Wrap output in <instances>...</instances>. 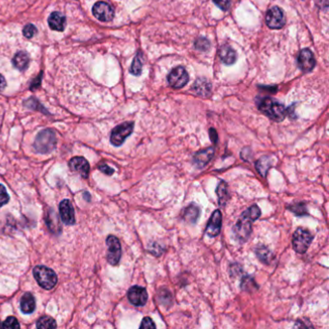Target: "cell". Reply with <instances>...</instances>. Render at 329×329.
<instances>
[{"label":"cell","mask_w":329,"mask_h":329,"mask_svg":"<svg viewBox=\"0 0 329 329\" xmlns=\"http://www.w3.org/2000/svg\"><path fill=\"white\" fill-rule=\"evenodd\" d=\"M260 216L261 209L257 205L251 206L242 212L233 228L234 237L239 243H243L248 240L252 233V223Z\"/></svg>","instance_id":"6da1fadb"},{"label":"cell","mask_w":329,"mask_h":329,"mask_svg":"<svg viewBox=\"0 0 329 329\" xmlns=\"http://www.w3.org/2000/svg\"><path fill=\"white\" fill-rule=\"evenodd\" d=\"M258 106L264 114L276 122L283 121L287 115V109L284 105L273 101L270 98L262 99Z\"/></svg>","instance_id":"7a4b0ae2"},{"label":"cell","mask_w":329,"mask_h":329,"mask_svg":"<svg viewBox=\"0 0 329 329\" xmlns=\"http://www.w3.org/2000/svg\"><path fill=\"white\" fill-rule=\"evenodd\" d=\"M56 142L55 133L52 130L47 129L40 132V134L37 135L34 142V148L38 153L47 154L55 149Z\"/></svg>","instance_id":"3957f363"},{"label":"cell","mask_w":329,"mask_h":329,"mask_svg":"<svg viewBox=\"0 0 329 329\" xmlns=\"http://www.w3.org/2000/svg\"><path fill=\"white\" fill-rule=\"evenodd\" d=\"M34 278L43 289L51 290L57 284V275L49 268L45 266H37L33 269Z\"/></svg>","instance_id":"277c9868"},{"label":"cell","mask_w":329,"mask_h":329,"mask_svg":"<svg viewBox=\"0 0 329 329\" xmlns=\"http://www.w3.org/2000/svg\"><path fill=\"white\" fill-rule=\"evenodd\" d=\"M313 240V235L304 228H298L293 235V247L294 249L299 253L304 254Z\"/></svg>","instance_id":"5b68a950"},{"label":"cell","mask_w":329,"mask_h":329,"mask_svg":"<svg viewBox=\"0 0 329 329\" xmlns=\"http://www.w3.org/2000/svg\"><path fill=\"white\" fill-rule=\"evenodd\" d=\"M134 128H135V124L133 122H126L115 127L110 135L111 144L115 147H119L121 145H123L126 139L133 134Z\"/></svg>","instance_id":"8992f818"},{"label":"cell","mask_w":329,"mask_h":329,"mask_svg":"<svg viewBox=\"0 0 329 329\" xmlns=\"http://www.w3.org/2000/svg\"><path fill=\"white\" fill-rule=\"evenodd\" d=\"M106 244L108 247L107 253V261L110 265L116 266L119 264L122 256V246L119 239L115 236H108L106 239Z\"/></svg>","instance_id":"52a82bcc"},{"label":"cell","mask_w":329,"mask_h":329,"mask_svg":"<svg viewBox=\"0 0 329 329\" xmlns=\"http://www.w3.org/2000/svg\"><path fill=\"white\" fill-rule=\"evenodd\" d=\"M93 15L99 20L107 22L112 20V18L114 17V10L108 3L99 1L93 7Z\"/></svg>","instance_id":"ba28073f"},{"label":"cell","mask_w":329,"mask_h":329,"mask_svg":"<svg viewBox=\"0 0 329 329\" xmlns=\"http://www.w3.org/2000/svg\"><path fill=\"white\" fill-rule=\"evenodd\" d=\"M188 74L182 67H177L168 75V83L173 88H181L188 82Z\"/></svg>","instance_id":"9c48e42d"},{"label":"cell","mask_w":329,"mask_h":329,"mask_svg":"<svg viewBox=\"0 0 329 329\" xmlns=\"http://www.w3.org/2000/svg\"><path fill=\"white\" fill-rule=\"evenodd\" d=\"M128 299L133 305L141 307L144 306L148 301V293L143 287L134 286L128 292Z\"/></svg>","instance_id":"30bf717a"},{"label":"cell","mask_w":329,"mask_h":329,"mask_svg":"<svg viewBox=\"0 0 329 329\" xmlns=\"http://www.w3.org/2000/svg\"><path fill=\"white\" fill-rule=\"evenodd\" d=\"M222 225V213L219 209H215L210 218H209L208 225L206 227V235L209 238H215L220 234Z\"/></svg>","instance_id":"8fae6325"},{"label":"cell","mask_w":329,"mask_h":329,"mask_svg":"<svg viewBox=\"0 0 329 329\" xmlns=\"http://www.w3.org/2000/svg\"><path fill=\"white\" fill-rule=\"evenodd\" d=\"M266 21L269 28L280 29L285 24L284 13L279 7H272L267 13Z\"/></svg>","instance_id":"7c38bea8"},{"label":"cell","mask_w":329,"mask_h":329,"mask_svg":"<svg viewBox=\"0 0 329 329\" xmlns=\"http://www.w3.org/2000/svg\"><path fill=\"white\" fill-rule=\"evenodd\" d=\"M59 212L63 223L66 225L75 224V209L70 200L65 199L59 205Z\"/></svg>","instance_id":"4fadbf2b"},{"label":"cell","mask_w":329,"mask_h":329,"mask_svg":"<svg viewBox=\"0 0 329 329\" xmlns=\"http://www.w3.org/2000/svg\"><path fill=\"white\" fill-rule=\"evenodd\" d=\"M299 68L304 73L311 72L315 67V58L310 49H302L298 57Z\"/></svg>","instance_id":"5bb4252c"},{"label":"cell","mask_w":329,"mask_h":329,"mask_svg":"<svg viewBox=\"0 0 329 329\" xmlns=\"http://www.w3.org/2000/svg\"><path fill=\"white\" fill-rule=\"evenodd\" d=\"M70 168L77 172L79 175H81L83 178H87L89 175L90 164L83 157H75L73 158L69 163Z\"/></svg>","instance_id":"9a60e30c"},{"label":"cell","mask_w":329,"mask_h":329,"mask_svg":"<svg viewBox=\"0 0 329 329\" xmlns=\"http://www.w3.org/2000/svg\"><path fill=\"white\" fill-rule=\"evenodd\" d=\"M213 156H214V149L212 147L202 150L195 154L193 163L199 168H203L204 166H206L209 164V162L211 161V159L213 158Z\"/></svg>","instance_id":"2e32d148"},{"label":"cell","mask_w":329,"mask_h":329,"mask_svg":"<svg viewBox=\"0 0 329 329\" xmlns=\"http://www.w3.org/2000/svg\"><path fill=\"white\" fill-rule=\"evenodd\" d=\"M48 25L52 30L62 32L66 27V16L60 12H53L48 16Z\"/></svg>","instance_id":"e0dca14e"},{"label":"cell","mask_w":329,"mask_h":329,"mask_svg":"<svg viewBox=\"0 0 329 329\" xmlns=\"http://www.w3.org/2000/svg\"><path fill=\"white\" fill-rule=\"evenodd\" d=\"M30 57L27 52L18 51L13 58V65L18 71H25L29 66Z\"/></svg>","instance_id":"ac0fdd59"},{"label":"cell","mask_w":329,"mask_h":329,"mask_svg":"<svg viewBox=\"0 0 329 329\" xmlns=\"http://www.w3.org/2000/svg\"><path fill=\"white\" fill-rule=\"evenodd\" d=\"M36 308V301L32 294L25 293L20 300V310L24 314H31Z\"/></svg>","instance_id":"d6986e66"},{"label":"cell","mask_w":329,"mask_h":329,"mask_svg":"<svg viewBox=\"0 0 329 329\" xmlns=\"http://www.w3.org/2000/svg\"><path fill=\"white\" fill-rule=\"evenodd\" d=\"M220 59L226 65H232L237 60L236 51L229 45H223L219 51Z\"/></svg>","instance_id":"ffe728a7"},{"label":"cell","mask_w":329,"mask_h":329,"mask_svg":"<svg viewBox=\"0 0 329 329\" xmlns=\"http://www.w3.org/2000/svg\"><path fill=\"white\" fill-rule=\"evenodd\" d=\"M200 215V209L195 205V204H190L188 207L182 210V217L185 221L194 224L199 218Z\"/></svg>","instance_id":"44dd1931"},{"label":"cell","mask_w":329,"mask_h":329,"mask_svg":"<svg viewBox=\"0 0 329 329\" xmlns=\"http://www.w3.org/2000/svg\"><path fill=\"white\" fill-rule=\"evenodd\" d=\"M271 165H272V160L268 156H265L262 157L260 160H258V162L256 163V170L261 176L266 177Z\"/></svg>","instance_id":"7402d4cb"},{"label":"cell","mask_w":329,"mask_h":329,"mask_svg":"<svg viewBox=\"0 0 329 329\" xmlns=\"http://www.w3.org/2000/svg\"><path fill=\"white\" fill-rule=\"evenodd\" d=\"M255 254L262 263L267 264V265L272 261V258H273V254L271 253V251L267 246H264V245L257 246V248L255 249Z\"/></svg>","instance_id":"603a6c76"},{"label":"cell","mask_w":329,"mask_h":329,"mask_svg":"<svg viewBox=\"0 0 329 329\" xmlns=\"http://www.w3.org/2000/svg\"><path fill=\"white\" fill-rule=\"evenodd\" d=\"M216 194L218 198V204L219 206L224 207L229 199V192H228V185L224 180H221L216 188Z\"/></svg>","instance_id":"cb8c5ba5"},{"label":"cell","mask_w":329,"mask_h":329,"mask_svg":"<svg viewBox=\"0 0 329 329\" xmlns=\"http://www.w3.org/2000/svg\"><path fill=\"white\" fill-rule=\"evenodd\" d=\"M46 224L49 227V229L53 232V233H57V231L60 232L61 228H60V223L58 221V216L55 214V212H53L51 209L49 210V213L47 214L46 217Z\"/></svg>","instance_id":"d4e9b609"},{"label":"cell","mask_w":329,"mask_h":329,"mask_svg":"<svg viewBox=\"0 0 329 329\" xmlns=\"http://www.w3.org/2000/svg\"><path fill=\"white\" fill-rule=\"evenodd\" d=\"M57 327L55 321L49 317V316H45L42 317L38 322H37V328L40 329H55Z\"/></svg>","instance_id":"484cf974"},{"label":"cell","mask_w":329,"mask_h":329,"mask_svg":"<svg viewBox=\"0 0 329 329\" xmlns=\"http://www.w3.org/2000/svg\"><path fill=\"white\" fill-rule=\"evenodd\" d=\"M159 302L164 306H170L173 302V298L171 293L169 292V290L166 289H163L159 292Z\"/></svg>","instance_id":"4316f807"},{"label":"cell","mask_w":329,"mask_h":329,"mask_svg":"<svg viewBox=\"0 0 329 329\" xmlns=\"http://www.w3.org/2000/svg\"><path fill=\"white\" fill-rule=\"evenodd\" d=\"M193 88H194L197 94H199L201 89H203L202 90V95L203 96H206L207 94H209V92H210V85H209V82L207 80H205V79H198V80H196Z\"/></svg>","instance_id":"83f0119b"},{"label":"cell","mask_w":329,"mask_h":329,"mask_svg":"<svg viewBox=\"0 0 329 329\" xmlns=\"http://www.w3.org/2000/svg\"><path fill=\"white\" fill-rule=\"evenodd\" d=\"M142 67H143L142 56H141V54H137L135 56L134 62H133L132 67H131V73L135 75H141V73H142Z\"/></svg>","instance_id":"f1b7e54d"},{"label":"cell","mask_w":329,"mask_h":329,"mask_svg":"<svg viewBox=\"0 0 329 329\" xmlns=\"http://www.w3.org/2000/svg\"><path fill=\"white\" fill-rule=\"evenodd\" d=\"M288 209H290L291 211H293L296 215H299V216L308 214L305 203H297L295 205H292V206L288 207Z\"/></svg>","instance_id":"f546056e"},{"label":"cell","mask_w":329,"mask_h":329,"mask_svg":"<svg viewBox=\"0 0 329 329\" xmlns=\"http://www.w3.org/2000/svg\"><path fill=\"white\" fill-rule=\"evenodd\" d=\"M2 328L7 329H19L20 326L15 317H8L2 324Z\"/></svg>","instance_id":"4dcf8cb0"},{"label":"cell","mask_w":329,"mask_h":329,"mask_svg":"<svg viewBox=\"0 0 329 329\" xmlns=\"http://www.w3.org/2000/svg\"><path fill=\"white\" fill-rule=\"evenodd\" d=\"M195 46L197 49H199L201 51H206V50H209L210 43H209V40H207L206 38H198L195 42Z\"/></svg>","instance_id":"1f68e13d"},{"label":"cell","mask_w":329,"mask_h":329,"mask_svg":"<svg viewBox=\"0 0 329 329\" xmlns=\"http://www.w3.org/2000/svg\"><path fill=\"white\" fill-rule=\"evenodd\" d=\"M36 33H37V28H36V26H35L34 24H31V23L26 24V25L23 27V29H22V34H23V36H24L25 38H27V39L33 38V37L36 35Z\"/></svg>","instance_id":"d6a6232c"},{"label":"cell","mask_w":329,"mask_h":329,"mask_svg":"<svg viewBox=\"0 0 329 329\" xmlns=\"http://www.w3.org/2000/svg\"><path fill=\"white\" fill-rule=\"evenodd\" d=\"M9 202V195L7 193L6 188L0 184V207L4 206Z\"/></svg>","instance_id":"836d02e7"},{"label":"cell","mask_w":329,"mask_h":329,"mask_svg":"<svg viewBox=\"0 0 329 329\" xmlns=\"http://www.w3.org/2000/svg\"><path fill=\"white\" fill-rule=\"evenodd\" d=\"M255 284L254 279L250 276H245L242 278L241 281V288L242 290H251L252 285Z\"/></svg>","instance_id":"e575fe53"},{"label":"cell","mask_w":329,"mask_h":329,"mask_svg":"<svg viewBox=\"0 0 329 329\" xmlns=\"http://www.w3.org/2000/svg\"><path fill=\"white\" fill-rule=\"evenodd\" d=\"M156 325L154 323V321L150 318V317H145L140 325V329H156Z\"/></svg>","instance_id":"d590c367"},{"label":"cell","mask_w":329,"mask_h":329,"mask_svg":"<svg viewBox=\"0 0 329 329\" xmlns=\"http://www.w3.org/2000/svg\"><path fill=\"white\" fill-rule=\"evenodd\" d=\"M213 2L215 3L216 6H218L220 9H222L224 11L229 9L230 0H213Z\"/></svg>","instance_id":"8d00e7d4"},{"label":"cell","mask_w":329,"mask_h":329,"mask_svg":"<svg viewBox=\"0 0 329 329\" xmlns=\"http://www.w3.org/2000/svg\"><path fill=\"white\" fill-rule=\"evenodd\" d=\"M163 251H164V250L162 249L161 245H160V244H157V243L152 244V248L150 249V252H151L152 254L155 255V256H161L162 253H163Z\"/></svg>","instance_id":"74e56055"},{"label":"cell","mask_w":329,"mask_h":329,"mask_svg":"<svg viewBox=\"0 0 329 329\" xmlns=\"http://www.w3.org/2000/svg\"><path fill=\"white\" fill-rule=\"evenodd\" d=\"M99 169L103 172V173H105V174H106V175H112L113 173H114V169H112L111 167H109L108 165L106 164H100L99 165Z\"/></svg>","instance_id":"f35d334b"},{"label":"cell","mask_w":329,"mask_h":329,"mask_svg":"<svg viewBox=\"0 0 329 329\" xmlns=\"http://www.w3.org/2000/svg\"><path fill=\"white\" fill-rule=\"evenodd\" d=\"M209 136H210V140L213 144H215L217 142V134H216V131L214 129H210L209 130Z\"/></svg>","instance_id":"ab89813d"},{"label":"cell","mask_w":329,"mask_h":329,"mask_svg":"<svg viewBox=\"0 0 329 329\" xmlns=\"http://www.w3.org/2000/svg\"><path fill=\"white\" fill-rule=\"evenodd\" d=\"M7 86V82H6V79L4 78V76L0 74V92L3 91V90L6 88Z\"/></svg>","instance_id":"60d3db41"},{"label":"cell","mask_w":329,"mask_h":329,"mask_svg":"<svg viewBox=\"0 0 329 329\" xmlns=\"http://www.w3.org/2000/svg\"><path fill=\"white\" fill-rule=\"evenodd\" d=\"M0 328H2V325L1 324H0Z\"/></svg>","instance_id":"b9f144b4"}]
</instances>
